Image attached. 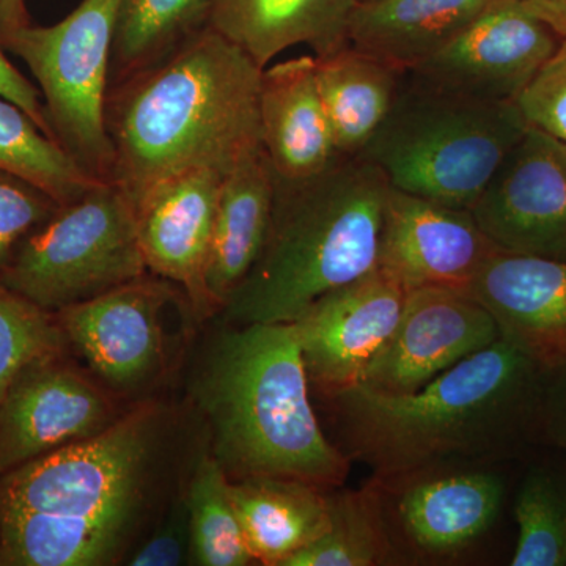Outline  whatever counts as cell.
<instances>
[{
  "instance_id": "obj_18",
  "label": "cell",
  "mask_w": 566,
  "mask_h": 566,
  "mask_svg": "<svg viewBox=\"0 0 566 566\" xmlns=\"http://www.w3.org/2000/svg\"><path fill=\"white\" fill-rule=\"evenodd\" d=\"M468 294L490 312L501 337L539 367L566 364V260L495 249Z\"/></svg>"
},
{
  "instance_id": "obj_19",
  "label": "cell",
  "mask_w": 566,
  "mask_h": 566,
  "mask_svg": "<svg viewBox=\"0 0 566 566\" xmlns=\"http://www.w3.org/2000/svg\"><path fill=\"white\" fill-rule=\"evenodd\" d=\"M259 114L263 151L279 180H307L344 158L316 82L314 55L263 70Z\"/></svg>"
},
{
  "instance_id": "obj_12",
  "label": "cell",
  "mask_w": 566,
  "mask_h": 566,
  "mask_svg": "<svg viewBox=\"0 0 566 566\" xmlns=\"http://www.w3.org/2000/svg\"><path fill=\"white\" fill-rule=\"evenodd\" d=\"M560 39L520 0H493L430 59L408 70L442 91L516 103Z\"/></svg>"
},
{
  "instance_id": "obj_10",
  "label": "cell",
  "mask_w": 566,
  "mask_h": 566,
  "mask_svg": "<svg viewBox=\"0 0 566 566\" xmlns=\"http://www.w3.org/2000/svg\"><path fill=\"white\" fill-rule=\"evenodd\" d=\"M180 292L174 283L147 274L55 316L96 379L123 398L150 389L164 375V312Z\"/></svg>"
},
{
  "instance_id": "obj_37",
  "label": "cell",
  "mask_w": 566,
  "mask_h": 566,
  "mask_svg": "<svg viewBox=\"0 0 566 566\" xmlns=\"http://www.w3.org/2000/svg\"><path fill=\"white\" fill-rule=\"evenodd\" d=\"M538 20L549 25L558 39H566V0H520Z\"/></svg>"
},
{
  "instance_id": "obj_1",
  "label": "cell",
  "mask_w": 566,
  "mask_h": 566,
  "mask_svg": "<svg viewBox=\"0 0 566 566\" xmlns=\"http://www.w3.org/2000/svg\"><path fill=\"white\" fill-rule=\"evenodd\" d=\"M543 368L499 338L415 392L364 386L327 398L349 461L371 476L499 464L539 441Z\"/></svg>"
},
{
  "instance_id": "obj_20",
  "label": "cell",
  "mask_w": 566,
  "mask_h": 566,
  "mask_svg": "<svg viewBox=\"0 0 566 566\" xmlns=\"http://www.w3.org/2000/svg\"><path fill=\"white\" fill-rule=\"evenodd\" d=\"M357 0H210L207 25L264 70L290 48H311L314 57L348 44Z\"/></svg>"
},
{
  "instance_id": "obj_29",
  "label": "cell",
  "mask_w": 566,
  "mask_h": 566,
  "mask_svg": "<svg viewBox=\"0 0 566 566\" xmlns=\"http://www.w3.org/2000/svg\"><path fill=\"white\" fill-rule=\"evenodd\" d=\"M517 539L512 566H566V471L535 465L515 501Z\"/></svg>"
},
{
  "instance_id": "obj_32",
  "label": "cell",
  "mask_w": 566,
  "mask_h": 566,
  "mask_svg": "<svg viewBox=\"0 0 566 566\" xmlns=\"http://www.w3.org/2000/svg\"><path fill=\"white\" fill-rule=\"evenodd\" d=\"M528 126L566 144V39L516 102Z\"/></svg>"
},
{
  "instance_id": "obj_9",
  "label": "cell",
  "mask_w": 566,
  "mask_h": 566,
  "mask_svg": "<svg viewBox=\"0 0 566 566\" xmlns=\"http://www.w3.org/2000/svg\"><path fill=\"white\" fill-rule=\"evenodd\" d=\"M497 464H441L371 476L394 565H453L491 534L505 501Z\"/></svg>"
},
{
  "instance_id": "obj_24",
  "label": "cell",
  "mask_w": 566,
  "mask_h": 566,
  "mask_svg": "<svg viewBox=\"0 0 566 566\" xmlns=\"http://www.w3.org/2000/svg\"><path fill=\"white\" fill-rule=\"evenodd\" d=\"M316 82L344 158H356L392 109L405 70L353 48L315 57Z\"/></svg>"
},
{
  "instance_id": "obj_21",
  "label": "cell",
  "mask_w": 566,
  "mask_h": 566,
  "mask_svg": "<svg viewBox=\"0 0 566 566\" xmlns=\"http://www.w3.org/2000/svg\"><path fill=\"white\" fill-rule=\"evenodd\" d=\"M274 205V172L262 150L238 163L223 178L205 289L222 311L262 255Z\"/></svg>"
},
{
  "instance_id": "obj_5",
  "label": "cell",
  "mask_w": 566,
  "mask_h": 566,
  "mask_svg": "<svg viewBox=\"0 0 566 566\" xmlns=\"http://www.w3.org/2000/svg\"><path fill=\"white\" fill-rule=\"evenodd\" d=\"M178 427L170 406L144 401L103 433L0 475V513H40L81 524L118 560H128L148 523L169 505L161 506L177 465Z\"/></svg>"
},
{
  "instance_id": "obj_33",
  "label": "cell",
  "mask_w": 566,
  "mask_h": 566,
  "mask_svg": "<svg viewBox=\"0 0 566 566\" xmlns=\"http://www.w3.org/2000/svg\"><path fill=\"white\" fill-rule=\"evenodd\" d=\"M191 565V524L182 488L170 499L155 526L133 551L126 565L180 566Z\"/></svg>"
},
{
  "instance_id": "obj_27",
  "label": "cell",
  "mask_w": 566,
  "mask_h": 566,
  "mask_svg": "<svg viewBox=\"0 0 566 566\" xmlns=\"http://www.w3.org/2000/svg\"><path fill=\"white\" fill-rule=\"evenodd\" d=\"M191 524V565L245 566L253 558L232 497L229 476L203 450L182 486Z\"/></svg>"
},
{
  "instance_id": "obj_30",
  "label": "cell",
  "mask_w": 566,
  "mask_h": 566,
  "mask_svg": "<svg viewBox=\"0 0 566 566\" xmlns=\"http://www.w3.org/2000/svg\"><path fill=\"white\" fill-rule=\"evenodd\" d=\"M69 346L55 314L0 282V401L22 368Z\"/></svg>"
},
{
  "instance_id": "obj_11",
  "label": "cell",
  "mask_w": 566,
  "mask_h": 566,
  "mask_svg": "<svg viewBox=\"0 0 566 566\" xmlns=\"http://www.w3.org/2000/svg\"><path fill=\"white\" fill-rule=\"evenodd\" d=\"M118 400L65 353L33 360L0 401V475L103 433L126 412Z\"/></svg>"
},
{
  "instance_id": "obj_17",
  "label": "cell",
  "mask_w": 566,
  "mask_h": 566,
  "mask_svg": "<svg viewBox=\"0 0 566 566\" xmlns=\"http://www.w3.org/2000/svg\"><path fill=\"white\" fill-rule=\"evenodd\" d=\"M223 178L218 170H185L159 181L133 205L148 273L177 285L197 316L214 312L205 271Z\"/></svg>"
},
{
  "instance_id": "obj_6",
  "label": "cell",
  "mask_w": 566,
  "mask_h": 566,
  "mask_svg": "<svg viewBox=\"0 0 566 566\" xmlns=\"http://www.w3.org/2000/svg\"><path fill=\"white\" fill-rule=\"evenodd\" d=\"M527 128L516 103L442 91L405 71L392 109L360 158L397 191L472 210Z\"/></svg>"
},
{
  "instance_id": "obj_3",
  "label": "cell",
  "mask_w": 566,
  "mask_h": 566,
  "mask_svg": "<svg viewBox=\"0 0 566 566\" xmlns=\"http://www.w3.org/2000/svg\"><path fill=\"white\" fill-rule=\"evenodd\" d=\"M192 403L229 480L282 476L337 490L352 461L324 434L294 323L227 324L205 353Z\"/></svg>"
},
{
  "instance_id": "obj_16",
  "label": "cell",
  "mask_w": 566,
  "mask_h": 566,
  "mask_svg": "<svg viewBox=\"0 0 566 566\" xmlns=\"http://www.w3.org/2000/svg\"><path fill=\"white\" fill-rule=\"evenodd\" d=\"M494 251L471 210L390 188L379 266L397 277L406 292L444 289L468 293Z\"/></svg>"
},
{
  "instance_id": "obj_31",
  "label": "cell",
  "mask_w": 566,
  "mask_h": 566,
  "mask_svg": "<svg viewBox=\"0 0 566 566\" xmlns=\"http://www.w3.org/2000/svg\"><path fill=\"white\" fill-rule=\"evenodd\" d=\"M59 207L32 182L0 170V271L9 264L18 245Z\"/></svg>"
},
{
  "instance_id": "obj_22",
  "label": "cell",
  "mask_w": 566,
  "mask_h": 566,
  "mask_svg": "<svg viewBox=\"0 0 566 566\" xmlns=\"http://www.w3.org/2000/svg\"><path fill=\"white\" fill-rule=\"evenodd\" d=\"M493 0H357L348 44L400 70H411L446 44Z\"/></svg>"
},
{
  "instance_id": "obj_13",
  "label": "cell",
  "mask_w": 566,
  "mask_h": 566,
  "mask_svg": "<svg viewBox=\"0 0 566 566\" xmlns=\"http://www.w3.org/2000/svg\"><path fill=\"white\" fill-rule=\"evenodd\" d=\"M471 211L499 251L566 260V144L528 126Z\"/></svg>"
},
{
  "instance_id": "obj_7",
  "label": "cell",
  "mask_w": 566,
  "mask_h": 566,
  "mask_svg": "<svg viewBox=\"0 0 566 566\" xmlns=\"http://www.w3.org/2000/svg\"><path fill=\"white\" fill-rule=\"evenodd\" d=\"M147 274L133 203L117 185L102 181L36 227L0 282L55 314Z\"/></svg>"
},
{
  "instance_id": "obj_23",
  "label": "cell",
  "mask_w": 566,
  "mask_h": 566,
  "mask_svg": "<svg viewBox=\"0 0 566 566\" xmlns=\"http://www.w3.org/2000/svg\"><path fill=\"white\" fill-rule=\"evenodd\" d=\"M229 482L245 543L260 564L283 566L329 527L333 490L282 476Z\"/></svg>"
},
{
  "instance_id": "obj_28",
  "label": "cell",
  "mask_w": 566,
  "mask_h": 566,
  "mask_svg": "<svg viewBox=\"0 0 566 566\" xmlns=\"http://www.w3.org/2000/svg\"><path fill=\"white\" fill-rule=\"evenodd\" d=\"M394 565L374 490H333L331 524L318 538L293 554L283 566Z\"/></svg>"
},
{
  "instance_id": "obj_36",
  "label": "cell",
  "mask_w": 566,
  "mask_h": 566,
  "mask_svg": "<svg viewBox=\"0 0 566 566\" xmlns=\"http://www.w3.org/2000/svg\"><path fill=\"white\" fill-rule=\"evenodd\" d=\"M32 24L28 0H0V46L9 50L11 41Z\"/></svg>"
},
{
  "instance_id": "obj_4",
  "label": "cell",
  "mask_w": 566,
  "mask_h": 566,
  "mask_svg": "<svg viewBox=\"0 0 566 566\" xmlns=\"http://www.w3.org/2000/svg\"><path fill=\"white\" fill-rule=\"evenodd\" d=\"M389 191L381 170L360 156L303 181L274 177L266 243L223 305L226 323H294L323 294L374 271Z\"/></svg>"
},
{
  "instance_id": "obj_34",
  "label": "cell",
  "mask_w": 566,
  "mask_h": 566,
  "mask_svg": "<svg viewBox=\"0 0 566 566\" xmlns=\"http://www.w3.org/2000/svg\"><path fill=\"white\" fill-rule=\"evenodd\" d=\"M539 441L566 453V364L549 370L543 368Z\"/></svg>"
},
{
  "instance_id": "obj_15",
  "label": "cell",
  "mask_w": 566,
  "mask_h": 566,
  "mask_svg": "<svg viewBox=\"0 0 566 566\" xmlns=\"http://www.w3.org/2000/svg\"><path fill=\"white\" fill-rule=\"evenodd\" d=\"M499 338L493 316L471 294L409 290L394 333L359 386L389 395L415 392Z\"/></svg>"
},
{
  "instance_id": "obj_25",
  "label": "cell",
  "mask_w": 566,
  "mask_h": 566,
  "mask_svg": "<svg viewBox=\"0 0 566 566\" xmlns=\"http://www.w3.org/2000/svg\"><path fill=\"white\" fill-rule=\"evenodd\" d=\"M208 9L210 0H123L111 85L163 61L207 25Z\"/></svg>"
},
{
  "instance_id": "obj_8",
  "label": "cell",
  "mask_w": 566,
  "mask_h": 566,
  "mask_svg": "<svg viewBox=\"0 0 566 566\" xmlns=\"http://www.w3.org/2000/svg\"><path fill=\"white\" fill-rule=\"evenodd\" d=\"M122 6L123 0H81L62 21L25 28L7 50L31 71L54 139L102 181L112 175L106 104Z\"/></svg>"
},
{
  "instance_id": "obj_35",
  "label": "cell",
  "mask_w": 566,
  "mask_h": 566,
  "mask_svg": "<svg viewBox=\"0 0 566 566\" xmlns=\"http://www.w3.org/2000/svg\"><path fill=\"white\" fill-rule=\"evenodd\" d=\"M0 95L28 112L32 120L54 139L39 87L9 61L7 51L2 46H0Z\"/></svg>"
},
{
  "instance_id": "obj_26",
  "label": "cell",
  "mask_w": 566,
  "mask_h": 566,
  "mask_svg": "<svg viewBox=\"0 0 566 566\" xmlns=\"http://www.w3.org/2000/svg\"><path fill=\"white\" fill-rule=\"evenodd\" d=\"M0 170L14 175L51 196L59 205L73 202L98 185L21 109L0 95Z\"/></svg>"
},
{
  "instance_id": "obj_14",
  "label": "cell",
  "mask_w": 566,
  "mask_h": 566,
  "mask_svg": "<svg viewBox=\"0 0 566 566\" xmlns=\"http://www.w3.org/2000/svg\"><path fill=\"white\" fill-rule=\"evenodd\" d=\"M406 293L378 264L357 281L323 294L294 322L308 381L324 398L363 382L400 319Z\"/></svg>"
},
{
  "instance_id": "obj_2",
  "label": "cell",
  "mask_w": 566,
  "mask_h": 566,
  "mask_svg": "<svg viewBox=\"0 0 566 566\" xmlns=\"http://www.w3.org/2000/svg\"><path fill=\"white\" fill-rule=\"evenodd\" d=\"M262 73L240 48L205 25L163 61L111 85V182L134 205L172 175L191 169L227 175L262 150Z\"/></svg>"
}]
</instances>
